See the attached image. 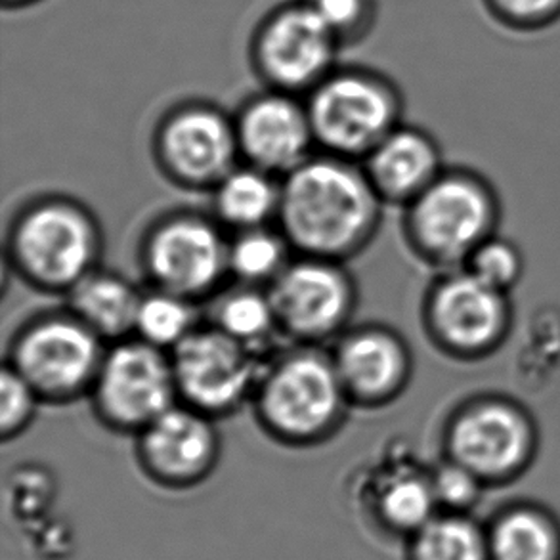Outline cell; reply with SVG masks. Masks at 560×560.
<instances>
[{"instance_id": "obj_28", "label": "cell", "mask_w": 560, "mask_h": 560, "mask_svg": "<svg viewBox=\"0 0 560 560\" xmlns=\"http://www.w3.org/2000/svg\"><path fill=\"white\" fill-rule=\"evenodd\" d=\"M429 477L439 509L444 513H470L488 490L472 470L450 457H442V462L429 470Z\"/></svg>"}, {"instance_id": "obj_10", "label": "cell", "mask_w": 560, "mask_h": 560, "mask_svg": "<svg viewBox=\"0 0 560 560\" xmlns=\"http://www.w3.org/2000/svg\"><path fill=\"white\" fill-rule=\"evenodd\" d=\"M281 334L299 345L319 347L349 331L358 288L341 260L299 257L268 285Z\"/></svg>"}, {"instance_id": "obj_18", "label": "cell", "mask_w": 560, "mask_h": 560, "mask_svg": "<svg viewBox=\"0 0 560 560\" xmlns=\"http://www.w3.org/2000/svg\"><path fill=\"white\" fill-rule=\"evenodd\" d=\"M365 175L385 205L406 207L423 194L444 168V153L431 132L400 125L362 161Z\"/></svg>"}, {"instance_id": "obj_22", "label": "cell", "mask_w": 560, "mask_h": 560, "mask_svg": "<svg viewBox=\"0 0 560 560\" xmlns=\"http://www.w3.org/2000/svg\"><path fill=\"white\" fill-rule=\"evenodd\" d=\"M211 324L258 357L281 334L268 289L243 283L214 299Z\"/></svg>"}, {"instance_id": "obj_23", "label": "cell", "mask_w": 560, "mask_h": 560, "mask_svg": "<svg viewBox=\"0 0 560 560\" xmlns=\"http://www.w3.org/2000/svg\"><path fill=\"white\" fill-rule=\"evenodd\" d=\"M293 253L295 250L280 228L262 226L234 232L228 249L230 278L243 285L268 289L293 260Z\"/></svg>"}, {"instance_id": "obj_5", "label": "cell", "mask_w": 560, "mask_h": 560, "mask_svg": "<svg viewBox=\"0 0 560 560\" xmlns=\"http://www.w3.org/2000/svg\"><path fill=\"white\" fill-rule=\"evenodd\" d=\"M444 457L472 470L488 488L524 477L538 459L541 429L524 401L500 390L465 396L442 424Z\"/></svg>"}, {"instance_id": "obj_19", "label": "cell", "mask_w": 560, "mask_h": 560, "mask_svg": "<svg viewBox=\"0 0 560 560\" xmlns=\"http://www.w3.org/2000/svg\"><path fill=\"white\" fill-rule=\"evenodd\" d=\"M142 295L121 273L96 268L68 293V308L104 341L135 337Z\"/></svg>"}, {"instance_id": "obj_27", "label": "cell", "mask_w": 560, "mask_h": 560, "mask_svg": "<svg viewBox=\"0 0 560 560\" xmlns=\"http://www.w3.org/2000/svg\"><path fill=\"white\" fill-rule=\"evenodd\" d=\"M463 268L486 285L511 295L523 281L526 258L518 243L498 232L470 255Z\"/></svg>"}, {"instance_id": "obj_7", "label": "cell", "mask_w": 560, "mask_h": 560, "mask_svg": "<svg viewBox=\"0 0 560 560\" xmlns=\"http://www.w3.org/2000/svg\"><path fill=\"white\" fill-rule=\"evenodd\" d=\"M107 345L73 312H46L15 331L7 364L50 404L89 396Z\"/></svg>"}, {"instance_id": "obj_6", "label": "cell", "mask_w": 560, "mask_h": 560, "mask_svg": "<svg viewBox=\"0 0 560 560\" xmlns=\"http://www.w3.org/2000/svg\"><path fill=\"white\" fill-rule=\"evenodd\" d=\"M421 324L442 357L478 364L495 357L511 339L515 303L467 268H455L439 272L424 291Z\"/></svg>"}, {"instance_id": "obj_31", "label": "cell", "mask_w": 560, "mask_h": 560, "mask_svg": "<svg viewBox=\"0 0 560 560\" xmlns=\"http://www.w3.org/2000/svg\"><path fill=\"white\" fill-rule=\"evenodd\" d=\"M312 8L326 20L335 33H339L357 23L364 10V0H314Z\"/></svg>"}, {"instance_id": "obj_12", "label": "cell", "mask_w": 560, "mask_h": 560, "mask_svg": "<svg viewBox=\"0 0 560 560\" xmlns=\"http://www.w3.org/2000/svg\"><path fill=\"white\" fill-rule=\"evenodd\" d=\"M168 354L178 401L189 408L220 419L253 400L262 373L258 354L219 327L197 326Z\"/></svg>"}, {"instance_id": "obj_29", "label": "cell", "mask_w": 560, "mask_h": 560, "mask_svg": "<svg viewBox=\"0 0 560 560\" xmlns=\"http://www.w3.org/2000/svg\"><path fill=\"white\" fill-rule=\"evenodd\" d=\"M40 401L43 400L33 390V386L10 365L4 364L2 378H0V434H2V439L20 436L35 419Z\"/></svg>"}, {"instance_id": "obj_20", "label": "cell", "mask_w": 560, "mask_h": 560, "mask_svg": "<svg viewBox=\"0 0 560 560\" xmlns=\"http://www.w3.org/2000/svg\"><path fill=\"white\" fill-rule=\"evenodd\" d=\"M212 191V217L232 232L270 226L278 220L281 178L253 165H237Z\"/></svg>"}, {"instance_id": "obj_30", "label": "cell", "mask_w": 560, "mask_h": 560, "mask_svg": "<svg viewBox=\"0 0 560 560\" xmlns=\"http://www.w3.org/2000/svg\"><path fill=\"white\" fill-rule=\"evenodd\" d=\"M501 27L518 33L546 31L560 22V0H482Z\"/></svg>"}, {"instance_id": "obj_9", "label": "cell", "mask_w": 560, "mask_h": 560, "mask_svg": "<svg viewBox=\"0 0 560 560\" xmlns=\"http://www.w3.org/2000/svg\"><path fill=\"white\" fill-rule=\"evenodd\" d=\"M89 396L100 423L137 436L178 404L171 354L138 337L112 342Z\"/></svg>"}, {"instance_id": "obj_3", "label": "cell", "mask_w": 560, "mask_h": 560, "mask_svg": "<svg viewBox=\"0 0 560 560\" xmlns=\"http://www.w3.org/2000/svg\"><path fill=\"white\" fill-rule=\"evenodd\" d=\"M503 201L477 168L446 167L423 194L404 207V240L423 265L439 272L467 265L482 243L500 232Z\"/></svg>"}, {"instance_id": "obj_14", "label": "cell", "mask_w": 560, "mask_h": 560, "mask_svg": "<svg viewBox=\"0 0 560 560\" xmlns=\"http://www.w3.org/2000/svg\"><path fill=\"white\" fill-rule=\"evenodd\" d=\"M335 370L352 406L385 408L408 390L413 352L396 329L381 324L350 327L335 341Z\"/></svg>"}, {"instance_id": "obj_24", "label": "cell", "mask_w": 560, "mask_h": 560, "mask_svg": "<svg viewBox=\"0 0 560 560\" xmlns=\"http://www.w3.org/2000/svg\"><path fill=\"white\" fill-rule=\"evenodd\" d=\"M411 560H490L488 532L469 513L440 511L413 534Z\"/></svg>"}, {"instance_id": "obj_8", "label": "cell", "mask_w": 560, "mask_h": 560, "mask_svg": "<svg viewBox=\"0 0 560 560\" xmlns=\"http://www.w3.org/2000/svg\"><path fill=\"white\" fill-rule=\"evenodd\" d=\"M230 237L219 220L178 211L155 220L140 243V265L153 288L191 303L219 293L230 278Z\"/></svg>"}, {"instance_id": "obj_17", "label": "cell", "mask_w": 560, "mask_h": 560, "mask_svg": "<svg viewBox=\"0 0 560 560\" xmlns=\"http://www.w3.org/2000/svg\"><path fill=\"white\" fill-rule=\"evenodd\" d=\"M335 31L312 7L278 15L262 37V68L283 89H304L322 79L334 56Z\"/></svg>"}, {"instance_id": "obj_16", "label": "cell", "mask_w": 560, "mask_h": 560, "mask_svg": "<svg viewBox=\"0 0 560 560\" xmlns=\"http://www.w3.org/2000/svg\"><path fill=\"white\" fill-rule=\"evenodd\" d=\"M242 160L283 178L301 167L316 144L308 109L283 94L253 100L235 119Z\"/></svg>"}, {"instance_id": "obj_25", "label": "cell", "mask_w": 560, "mask_h": 560, "mask_svg": "<svg viewBox=\"0 0 560 560\" xmlns=\"http://www.w3.org/2000/svg\"><path fill=\"white\" fill-rule=\"evenodd\" d=\"M378 511L385 523L396 530L416 534L423 528L440 513L429 472L400 470L388 478L378 492Z\"/></svg>"}, {"instance_id": "obj_13", "label": "cell", "mask_w": 560, "mask_h": 560, "mask_svg": "<svg viewBox=\"0 0 560 560\" xmlns=\"http://www.w3.org/2000/svg\"><path fill=\"white\" fill-rule=\"evenodd\" d=\"M155 163L171 183L209 189L240 163L235 121L209 106H188L161 122L153 142Z\"/></svg>"}, {"instance_id": "obj_2", "label": "cell", "mask_w": 560, "mask_h": 560, "mask_svg": "<svg viewBox=\"0 0 560 560\" xmlns=\"http://www.w3.org/2000/svg\"><path fill=\"white\" fill-rule=\"evenodd\" d=\"M253 409L260 429L285 446H316L341 429L349 396L331 352L296 345L262 365Z\"/></svg>"}, {"instance_id": "obj_11", "label": "cell", "mask_w": 560, "mask_h": 560, "mask_svg": "<svg viewBox=\"0 0 560 560\" xmlns=\"http://www.w3.org/2000/svg\"><path fill=\"white\" fill-rule=\"evenodd\" d=\"M306 109L316 144L342 160L364 161L401 125L398 92L375 77L349 73L326 79Z\"/></svg>"}, {"instance_id": "obj_1", "label": "cell", "mask_w": 560, "mask_h": 560, "mask_svg": "<svg viewBox=\"0 0 560 560\" xmlns=\"http://www.w3.org/2000/svg\"><path fill=\"white\" fill-rule=\"evenodd\" d=\"M383 207L358 161L324 153L281 178L276 224L296 255L345 262L375 240Z\"/></svg>"}, {"instance_id": "obj_26", "label": "cell", "mask_w": 560, "mask_h": 560, "mask_svg": "<svg viewBox=\"0 0 560 560\" xmlns=\"http://www.w3.org/2000/svg\"><path fill=\"white\" fill-rule=\"evenodd\" d=\"M196 303L153 288L142 295L135 337L161 350L175 349L196 327Z\"/></svg>"}, {"instance_id": "obj_15", "label": "cell", "mask_w": 560, "mask_h": 560, "mask_svg": "<svg viewBox=\"0 0 560 560\" xmlns=\"http://www.w3.org/2000/svg\"><path fill=\"white\" fill-rule=\"evenodd\" d=\"M142 469L160 485L186 488L209 477L220 455L214 419L183 401L137 434Z\"/></svg>"}, {"instance_id": "obj_21", "label": "cell", "mask_w": 560, "mask_h": 560, "mask_svg": "<svg viewBox=\"0 0 560 560\" xmlns=\"http://www.w3.org/2000/svg\"><path fill=\"white\" fill-rule=\"evenodd\" d=\"M490 560H560V526L538 503L503 509L488 528Z\"/></svg>"}, {"instance_id": "obj_4", "label": "cell", "mask_w": 560, "mask_h": 560, "mask_svg": "<svg viewBox=\"0 0 560 560\" xmlns=\"http://www.w3.org/2000/svg\"><path fill=\"white\" fill-rule=\"evenodd\" d=\"M102 253L98 219L73 197H38L10 222L7 258L31 288L68 295L100 268Z\"/></svg>"}]
</instances>
